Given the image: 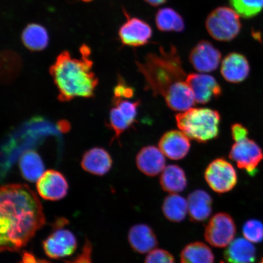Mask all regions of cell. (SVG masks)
<instances>
[{"mask_svg":"<svg viewBox=\"0 0 263 263\" xmlns=\"http://www.w3.org/2000/svg\"><path fill=\"white\" fill-rule=\"evenodd\" d=\"M40 200L25 184L2 186L0 193V249L17 251L45 223Z\"/></svg>","mask_w":263,"mask_h":263,"instance_id":"6da1fadb","label":"cell"},{"mask_svg":"<svg viewBox=\"0 0 263 263\" xmlns=\"http://www.w3.org/2000/svg\"><path fill=\"white\" fill-rule=\"evenodd\" d=\"M136 65L145 80V89L152 91L154 97H163L171 109L183 112L193 108L195 98L175 47H160Z\"/></svg>","mask_w":263,"mask_h":263,"instance_id":"7a4b0ae2","label":"cell"},{"mask_svg":"<svg viewBox=\"0 0 263 263\" xmlns=\"http://www.w3.org/2000/svg\"><path fill=\"white\" fill-rule=\"evenodd\" d=\"M82 58L71 57L67 51L58 55L49 72L59 91L58 99L67 102L75 98H90L94 97L98 80L92 71L90 50L87 46L81 48Z\"/></svg>","mask_w":263,"mask_h":263,"instance_id":"3957f363","label":"cell"},{"mask_svg":"<svg viewBox=\"0 0 263 263\" xmlns=\"http://www.w3.org/2000/svg\"><path fill=\"white\" fill-rule=\"evenodd\" d=\"M179 129L190 139L206 143L218 137L221 115L209 108H192L177 114Z\"/></svg>","mask_w":263,"mask_h":263,"instance_id":"277c9868","label":"cell"},{"mask_svg":"<svg viewBox=\"0 0 263 263\" xmlns=\"http://www.w3.org/2000/svg\"><path fill=\"white\" fill-rule=\"evenodd\" d=\"M239 15L228 7H219L207 16L205 27L215 40L229 42L239 34L241 29Z\"/></svg>","mask_w":263,"mask_h":263,"instance_id":"5b68a950","label":"cell"},{"mask_svg":"<svg viewBox=\"0 0 263 263\" xmlns=\"http://www.w3.org/2000/svg\"><path fill=\"white\" fill-rule=\"evenodd\" d=\"M68 221L59 219L55 223L53 231L45 240L43 246L46 255L53 259L67 257L73 254L77 248V241L70 230L64 228Z\"/></svg>","mask_w":263,"mask_h":263,"instance_id":"8992f818","label":"cell"},{"mask_svg":"<svg viewBox=\"0 0 263 263\" xmlns=\"http://www.w3.org/2000/svg\"><path fill=\"white\" fill-rule=\"evenodd\" d=\"M236 233L234 220L229 214L219 212L210 219L205 230L206 241L216 248H224L233 241Z\"/></svg>","mask_w":263,"mask_h":263,"instance_id":"52a82bcc","label":"cell"},{"mask_svg":"<svg viewBox=\"0 0 263 263\" xmlns=\"http://www.w3.org/2000/svg\"><path fill=\"white\" fill-rule=\"evenodd\" d=\"M204 177L210 188L219 194L230 192L238 182L234 167L224 159H217L210 163L206 168Z\"/></svg>","mask_w":263,"mask_h":263,"instance_id":"ba28073f","label":"cell"},{"mask_svg":"<svg viewBox=\"0 0 263 263\" xmlns=\"http://www.w3.org/2000/svg\"><path fill=\"white\" fill-rule=\"evenodd\" d=\"M229 157L239 168L246 171L249 175L254 176L263 159V153L258 144L248 137L233 144Z\"/></svg>","mask_w":263,"mask_h":263,"instance_id":"9c48e42d","label":"cell"},{"mask_svg":"<svg viewBox=\"0 0 263 263\" xmlns=\"http://www.w3.org/2000/svg\"><path fill=\"white\" fill-rule=\"evenodd\" d=\"M187 84L192 90L196 103L205 104L222 94L221 86L211 75L192 73L187 76Z\"/></svg>","mask_w":263,"mask_h":263,"instance_id":"30bf717a","label":"cell"},{"mask_svg":"<svg viewBox=\"0 0 263 263\" xmlns=\"http://www.w3.org/2000/svg\"><path fill=\"white\" fill-rule=\"evenodd\" d=\"M221 53L212 43L202 41L190 52V62L197 71L209 73L216 70L221 60Z\"/></svg>","mask_w":263,"mask_h":263,"instance_id":"8fae6325","label":"cell"},{"mask_svg":"<svg viewBox=\"0 0 263 263\" xmlns=\"http://www.w3.org/2000/svg\"><path fill=\"white\" fill-rule=\"evenodd\" d=\"M121 26L119 36L121 42L129 47H141L147 44L153 36V29L146 22L136 17L129 18Z\"/></svg>","mask_w":263,"mask_h":263,"instance_id":"7c38bea8","label":"cell"},{"mask_svg":"<svg viewBox=\"0 0 263 263\" xmlns=\"http://www.w3.org/2000/svg\"><path fill=\"white\" fill-rule=\"evenodd\" d=\"M37 192L43 199L59 200L67 195L68 184L65 176L55 170H48L37 182Z\"/></svg>","mask_w":263,"mask_h":263,"instance_id":"4fadbf2b","label":"cell"},{"mask_svg":"<svg viewBox=\"0 0 263 263\" xmlns=\"http://www.w3.org/2000/svg\"><path fill=\"white\" fill-rule=\"evenodd\" d=\"M189 138L182 131L173 130L163 135L159 149L164 156L174 160L182 159L188 154L191 144Z\"/></svg>","mask_w":263,"mask_h":263,"instance_id":"5bb4252c","label":"cell"},{"mask_svg":"<svg viewBox=\"0 0 263 263\" xmlns=\"http://www.w3.org/2000/svg\"><path fill=\"white\" fill-rule=\"evenodd\" d=\"M221 72L227 81L238 84L244 81L249 77L250 65L244 55L232 52L223 59Z\"/></svg>","mask_w":263,"mask_h":263,"instance_id":"9a60e30c","label":"cell"},{"mask_svg":"<svg viewBox=\"0 0 263 263\" xmlns=\"http://www.w3.org/2000/svg\"><path fill=\"white\" fill-rule=\"evenodd\" d=\"M159 148L154 146L144 147L138 153L136 163L141 173L151 177L156 176L165 168V158Z\"/></svg>","mask_w":263,"mask_h":263,"instance_id":"2e32d148","label":"cell"},{"mask_svg":"<svg viewBox=\"0 0 263 263\" xmlns=\"http://www.w3.org/2000/svg\"><path fill=\"white\" fill-rule=\"evenodd\" d=\"M128 241L134 251L140 254L153 251L159 244L153 229L144 223L132 227L128 233Z\"/></svg>","mask_w":263,"mask_h":263,"instance_id":"e0dca14e","label":"cell"},{"mask_svg":"<svg viewBox=\"0 0 263 263\" xmlns=\"http://www.w3.org/2000/svg\"><path fill=\"white\" fill-rule=\"evenodd\" d=\"M112 163L109 153L104 148L99 147L86 151L81 160V166L85 172L101 176L109 172Z\"/></svg>","mask_w":263,"mask_h":263,"instance_id":"ac0fdd59","label":"cell"},{"mask_svg":"<svg viewBox=\"0 0 263 263\" xmlns=\"http://www.w3.org/2000/svg\"><path fill=\"white\" fill-rule=\"evenodd\" d=\"M187 203L189 215L192 221H205L211 216L213 211V199L205 191H193L189 195Z\"/></svg>","mask_w":263,"mask_h":263,"instance_id":"d6986e66","label":"cell"},{"mask_svg":"<svg viewBox=\"0 0 263 263\" xmlns=\"http://www.w3.org/2000/svg\"><path fill=\"white\" fill-rule=\"evenodd\" d=\"M226 263H254L256 250L251 242L245 238H236L230 243L223 254Z\"/></svg>","mask_w":263,"mask_h":263,"instance_id":"ffe728a7","label":"cell"},{"mask_svg":"<svg viewBox=\"0 0 263 263\" xmlns=\"http://www.w3.org/2000/svg\"><path fill=\"white\" fill-rule=\"evenodd\" d=\"M160 183L164 192L172 194L182 192L187 186L185 172L175 164L167 166L161 174Z\"/></svg>","mask_w":263,"mask_h":263,"instance_id":"44dd1931","label":"cell"},{"mask_svg":"<svg viewBox=\"0 0 263 263\" xmlns=\"http://www.w3.org/2000/svg\"><path fill=\"white\" fill-rule=\"evenodd\" d=\"M22 176L30 182H37L45 173V166L40 156L35 151H28L19 160Z\"/></svg>","mask_w":263,"mask_h":263,"instance_id":"7402d4cb","label":"cell"},{"mask_svg":"<svg viewBox=\"0 0 263 263\" xmlns=\"http://www.w3.org/2000/svg\"><path fill=\"white\" fill-rule=\"evenodd\" d=\"M214 259L212 249L202 242L190 243L180 254L181 263H213Z\"/></svg>","mask_w":263,"mask_h":263,"instance_id":"603a6c76","label":"cell"},{"mask_svg":"<svg viewBox=\"0 0 263 263\" xmlns=\"http://www.w3.org/2000/svg\"><path fill=\"white\" fill-rule=\"evenodd\" d=\"M162 212L168 221L180 222L185 219L188 211V203L184 197L177 194L166 197L163 202Z\"/></svg>","mask_w":263,"mask_h":263,"instance_id":"cb8c5ba5","label":"cell"},{"mask_svg":"<svg viewBox=\"0 0 263 263\" xmlns=\"http://www.w3.org/2000/svg\"><path fill=\"white\" fill-rule=\"evenodd\" d=\"M156 24L157 28L163 32H180L185 28L182 16L175 10L170 8H162L157 11Z\"/></svg>","mask_w":263,"mask_h":263,"instance_id":"d4e9b609","label":"cell"},{"mask_svg":"<svg viewBox=\"0 0 263 263\" xmlns=\"http://www.w3.org/2000/svg\"><path fill=\"white\" fill-rule=\"evenodd\" d=\"M22 41L26 48L32 51H41L47 47L48 35L46 29L37 24L29 25L22 33Z\"/></svg>","mask_w":263,"mask_h":263,"instance_id":"484cf974","label":"cell"},{"mask_svg":"<svg viewBox=\"0 0 263 263\" xmlns=\"http://www.w3.org/2000/svg\"><path fill=\"white\" fill-rule=\"evenodd\" d=\"M229 2L239 16L245 18L254 17L263 9V0H229Z\"/></svg>","mask_w":263,"mask_h":263,"instance_id":"4316f807","label":"cell"},{"mask_svg":"<svg viewBox=\"0 0 263 263\" xmlns=\"http://www.w3.org/2000/svg\"><path fill=\"white\" fill-rule=\"evenodd\" d=\"M107 126L114 132V138L117 139L132 126L119 108L115 106L110 110Z\"/></svg>","mask_w":263,"mask_h":263,"instance_id":"83f0119b","label":"cell"},{"mask_svg":"<svg viewBox=\"0 0 263 263\" xmlns=\"http://www.w3.org/2000/svg\"><path fill=\"white\" fill-rule=\"evenodd\" d=\"M242 233L249 241L261 243L263 241V223L257 219H250L242 227Z\"/></svg>","mask_w":263,"mask_h":263,"instance_id":"f1b7e54d","label":"cell"},{"mask_svg":"<svg viewBox=\"0 0 263 263\" xmlns=\"http://www.w3.org/2000/svg\"><path fill=\"white\" fill-rule=\"evenodd\" d=\"M112 104L114 106L119 108L131 126H133V124L136 121L138 107L140 106V101L132 102L124 100L123 98L114 97Z\"/></svg>","mask_w":263,"mask_h":263,"instance_id":"f546056e","label":"cell"},{"mask_svg":"<svg viewBox=\"0 0 263 263\" xmlns=\"http://www.w3.org/2000/svg\"><path fill=\"white\" fill-rule=\"evenodd\" d=\"M144 263H176L174 256L164 249H154L149 252Z\"/></svg>","mask_w":263,"mask_h":263,"instance_id":"4dcf8cb0","label":"cell"},{"mask_svg":"<svg viewBox=\"0 0 263 263\" xmlns=\"http://www.w3.org/2000/svg\"><path fill=\"white\" fill-rule=\"evenodd\" d=\"M114 97L118 98H130L134 96L135 91L122 78L119 77L118 84L114 88Z\"/></svg>","mask_w":263,"mask_h":263,"instance_id":"1f68e13d","label":"cell"},{"mask_svg":"<svg viewBox=\"0 0 263 263\" xmlns=\"http://www.w3.org/2000/svg\"><path fill=\"white\" fill-rule=\"evenodd\" d=\"M231 133L232 139L235 141V143L246 139L249 135L248 129L239 123H235L232 125Z\"/></svg>","mask_w":263,"mask_h":263,"instance_id":"d6a6232c","label":"cell"},{"mask_svg":"<svg viewBox=\"0 0 263 263\" xmlns=\"http://www.w3.org/2000/svg\"><path fill=\"white\" fill-rule=\"evenodd\" d=\"M91 247L90 243L87 241L81 254L78 255L73 260L67 261V263H92L91 259Z\"/></svg>","mask_w":263,"mask_h":263,"instance_id":"836d02e7","label":"cell"},{"mask_svg":"<svg viewBox=\"0 0 263 263\" xmlns=\"http://www.w3.org/2000/svg\"><path fill=\"white\" fill-rule=\"evenodd\" d=\"M18 263H50L42 259L36 258L34 255L28 252H24L22 260Z\"/></svg>","mask_w":263,"mask_h":263,"instance_id":"e575fe53","label":"cell"},{"mask_svg":"<svg viewBox=\"0 0 263 263\" xmlns=\"http://www.w3.org/2000/svg\"><path fill=\"white\" fill-rule=\"evenodd\" d=\"M148 5L152 6H158L165 3L167 0H144Z\"/></svg>","mask_w":263,"mask_h":263,"instance_id":"d590c367","label":"cell"},{"mask_svg":"<svg viewBox=\"0 0 263 263\" xmlns=\"http://www.w3.org/2000/svg\"><path fill=\"white\" fill-rule=\"evenodd\" d=\"M82 1L85 2H89L92 1V0H82Z\"/></svg>","mask_w":263,"mask_h":263,"instance_id":"8d00e7d4","label":"cell"},{"mask_svg":"<svg viewBox=\"0 0 263 263\" xmlns=\"http://www.w3.org/2000/svg\"><path fill=\"white\" fill-rule=\"evenodd\" d=\"M259 263H263V258L261 259V260L260 262H259Z\"/></svg>","mask_w":263,"mask_h":263,"instance_id":"74e56055","label":"cell"},{"mask_svg":"<svg viewBox=\"0 0 263 263\" xmlns=\"http://www.w3.org/2000/svg\"><path fill=\"white\" fill-rule=\"evenodd\" d=\"M221 263H224V262H222Z\"/></svg>","mask_w":263,"mask_h":263,"instance_id":"f35d334b","label":"cell"}]
</instances>
